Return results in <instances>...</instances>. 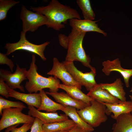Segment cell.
Masks as SVG:
<instances>
[{"instance_id":"obj_1","label":"cell","mask_w":132,"mask_h":132,"mask_svg":"<svg viewBox=\"0 0 132 132\" xmlns=\"http://www.w3.org/2000/svg\"><path fill=\"white\" fill-rule=\"evenodd\" d=\"M31 10L40 13L47 18L46 25L57 31L64 28L68 20L73 18L81 19L79 14L75 9L63 4L57 0H52L45 6L33 7Z\"/></svg>"},{"instance_id":"obj_2","label":"cell","mask_w":132,"mask_h":132,"mask_svg":"<svg viewBox=\"0 0 132 132\" xmlns=\"http://www.w3.org/2000/svg\"><path fill=\"white\" fill-rule=\"evenodd\" d=\"M35 62V55L33 54L29 68L26 72L28 81L26 82L25 86L26 90L30 93H37L38 91L46 88L49 89L50 92H57L60 84L59 80L54 77H46L40 75L37 72Z\"/></svg>"},{"instance_id":"obj_3","label":"cell","mask_w":132,"mask_h":132,"mask_svg":"<svg viewBox=\"0 0 132 132\" xmlns=\"http://www.w3.org/2000/svg\"><path fill=\"white\" fill-rule=\"evenodd\" d=\"M86 33L72 29L68 36L69 42L65 61H79L84 66L96 73L95 68L90 64V58L86 54L82 46L83 40Z\"/></svg>"},{"instance_id":"obj_4","label":"cell","mask_w":132,"mask_h":132,"mask_svg":"<svg viewBox=\"0 0 132 132\" xmlns=\"http://www.w3.org/2000/svg\"><path fill=\"white\" fill-rule=\"evenodd\" d=\"M106 106L102 102L94 99L90 104L77 110L83 120L93 128L97 127L108 120Z\"/></svg>"},{"instance_id":"obj_5","label":"cell","mask_w":132,"mask_h":132,"mask_svg":"<svg viewBox=\"0 0 132 132\" xmlns=\"http://www.w3.org/2000/svg\"><path fill=\"white\" fill-rule=\"evenodd\" d=\"M26 33L22 31L19 41L14 43H7L4 46L7 50L6 54L8 55L18 50H24L33 53L38 55L43 61L46 59L44 55V51L46 47L50 43L45 42L41 44L37 45L29 42L26 37Z\"/></svg>"},{"instance_id":"obj_6","label":"cell","mask_w":132,"mask_h":132,"mask_svg":"<svg viewBox=\"0 0 132 132\" xmlns=\"http://www.w3.org/2000/svg\"><path fill=\"white\" fill-rule=\"evenodd\" d=\"M23 109L17 108L3 109L0 121V130L20 123L33 124L35 118L22 113Z\"/></svg>"},{"instance_id":"obj_7","label":"cell","mask_w":132,"mask_h":132,"mask_svg":"<svg viewBox=\"0 0 132 132\" xmlns=\"http://www.w3.org/2000/svg\"><path fill=\"white\" fill-rule=\"evenodd\" d=\"M20 18L22 22L23 32H33L40 26L46 25L47 19L42 14L34 12L28 10L24 5L22 6Z\"/></svg>"},{"instance_id":"obj_8","label":"cell","mask_w":132,"mask_h":132,"mask_svg":"<svg viewBox=\"0 0 132 132\" xmlns=\"http://www.w3.org/2000/svg\"><path fill=\"white\" fill-rule=\"evenodd\" d=\"M63 63L74 80L81 86H84L89 91L97 84L95 79L96 73L92 71L83 73L78 69L73 62H63Z\"/></svg>"},{"instance_id":"obj_9","label":"cell","mask_w":132,"mask_h":132,"mask_svg":"<svg viewBox=\"0 0 132 132\" xmlns=\"http://www.w3.org/2000/svg\"><path fill=\"white\" fill-rule=\"evenodd\" d=\"M16 70L13 73L3 69L0 70V77L7 85L12 89L18 88L22 91L25 92L23 87L21 84L24 80L27 79V70L25 68H21L18 64H16Z\"/></svg>"},{"instance_id":"obj_10","label":"cell","mask_w":132,"mask_h":132,"mask_svg":"<svg viewBox=\"0 0 132 132\" xmlns=\"http://www.w3.org/2000/svg\"><path fill=\"white\" fill-rule=\"evenodd\" d=\"M53 62L52 67L47 73V75L53 76L60 80L63 84L66 86H75L81 89L82 86L74 80L63 62H60L56 57L54 58Z\"/></svg>"},{"instance_id":"obj_11","label":"cell","mask_w":132,"mask_h":132,"mask_svg":"<svg viewBox=\"0 0 132 132\" xmlns=\"http://www.w3.org/2000/svg\"><path fill=\"white\" fill-rule=\"evenodd\" d=\"M103 67L102 71L106 76H109L113 71L119 72L123 77L126 87H129V79L132 76V69H127L122 68L119 59L117 58L112 60H107L102 63Z\"/></svg>"},{"instance_id":"obj_12","label":"cell","mask_w":132,"mask_h":132,"mask_svg":"<svg viewBox=\"0 0 132 132\" xmlns=\"http://www.w3.org/2000/svg\"><path fill=\"white\" fill-rule=\"evenodd\" d=\"M28 115L41 120L44 123H50L67 120L68 116L66 114L59 115L56 112H44L38 110L34 106H28Z\"/></svg>"},{"instance_id":"obj_13","label":"cell","mask_w":132,"mask_h":132,"mask_svg":"<svg viewBox=\"0 0 132 132\" xmlns=\"http://www.w3.org/2000/svg\"><path fill=\"white\" fill-rule=\"evenodd\" d=\"M98 21L73 18L69 20V25L72 29L82 32H95L102 34L105 36L107 34L101 30L96 22Z\"/></svg>"},{"instance_id":"obj_14","label":"cell","mask_w":132,"mask_h":132,"mask_svg":"<svg viewBox=\"0 0 132 132\" xmlns=\"http://www.w3.org/2000/svg\"><path fill=\"white\" fill-rule=\"evenodd\" d=\"M93 99L100 102L109 104H115L121 101L114 97L107 90L103 88L100 84L96 85L87 94Z\"/></svg>"},{"instance_id":"obj_15","label":"cell","mask_w":132,"mask_h":132,"mask_svg":"<svg viewBox=\"0 0 132 132\" xmlns=\"http://www.w3.org/2000/svg\"><path fill=\"white\" fill-rule=\"evenodd\" d=\"M8 93L10 97L14 98L25 103L28 106H32L38 109L41 102V98L39 93L25 94L19 92L9 87Z\"/></svg>"},{"instance_id":"obj_16","label":"cell","mask_w":132,"mask_h":132,"mask_svg":"<svg viewBox=\"0 0 132 132\" xmlns=\"http://www.w3.org/2000/svg\"><path fill=\"white\" fill-rule=\"evenodd\" d=\"M45 92L47 94L50 95L53 97L56 102L65 107H73L78 110L88 106L82 102L73 99L66 93L63 92L52 93Z\"/></svg>"},{"instance_id":"obj_17","label":"cell","mask_w":132,"mask_h":132,"mask_svg":"<svg viewBox=\"0 0 132 132\" xmlns=\"http://www.w3.org/2000/svg\"><path fill=\"white\" fill-rule=\"evenodd\" d=\"M102 102L106 107V115H109L112 113L113 115H112L111 117L115 120L120 115L131 113L132 110V103L131 101H121L118 103L113 104Z\"/></svg>"},{"instance_id":"obj_18","label":"cell","mask_w":132,"mask_h":132,"mask_svg":"<svg viewBox=\"0 0 132 132\" xmlns=\"http://www.w3.org/2000/svg\"><path fill=\"white\" fill-rule=\"evenodd\" d=\"M102 88L107 90L112 95L122 101H126V92L123 83L120 78H117L111 83H100Z\"/></svg>"},{"instance_id":"obj_19","label":"cell","mask_w":132,"mask_h":132,"mask_svg":"<svg viewBox=\"0 0 132 132\" xmlns=\"http://www.w3.org/2000/svg\"><path fill=\"white\" fill-rule=\"evenodd\" d=\"M111 132H132V115L131 113L122 114L115 119Z\"/></svg>"},{"instance_id":"obj_20","label":"cell","mask_w":132,"mask_h":132,"mask_svg":"<svg viewBox=\"0 0 132 132\" xmlns=\"http://www.w3.org/2000/svg\"><path fill=\"white\" fill-rule=\"evenodd\" d=\"M62 111L69 117L77 125L87 132H91L94 130L93 128L83 120L75 108L71 106L66 107Z\"/></svg>"},{"instance_id":"obj_21","label":"cell","mask_w":132,"mask_h":132,"mask_svg":"<svg viewBox=\"0 0 132 132\" xmlns=\"http://www.w3.org/2000/svg\"><path fill=\"white\" fill-rule=\"evenodd\" d=\"M59 88L65 91L66 93L73 99L82 102L88 105L90 104V102L93 99L83 92L76 86H67L60 84Z\"/></svg>"},{"instance_id":"obj_22","label":"cell","mask_w":132,"mask_h":132,"mask_svg":"<svg viewBox=\"0 0 132 132\" xmlns=\"http://www.w3.org/2000/svg\"><path fill=\"white\" fill-rule=\"evenodd\" d=\"M39 93L41 98V105L37 110L46 111L48 112H54L58 110H62L65 106L55 102L49 98L45 92L42 89L39 91Z\"/></svg>"},{"instance_id":"obj_23","label":"cell","mask_w":132,"mask_h":132,"mask_svg":"<svg viewBox=\"0 0 132 132\" xmlns=\"http://www.w3.org/2000/svg\"><path fill=\"white\" fill-rule=\"evenodd\" d=\"M77 125L71 119L50 123H44L43 127L45 132H55L69 130Z\"/></svg>"},{"instance_id":"obj_24","label":"cell","mask_w":132,"mask_h":132,"mask_svg":"<svg viewBox=\"0 0 132 132\" xmlns=\"http://www.w3.org/2000/svg\"><path fill=\"white\" fill-rule=\"evenodd\" d=\"M76 3L81 10L84 20L93 21L95 19V15L89 0H77Z\"/></svg>"},{"instance_id":"obj_25","label":"cell","mask_w":132,"mask_h":132,"mask_svg":"<svg viewBox=\"0 0 132 132\" xmlns=\"http://www.w3.org/2000/svg\"><path fill=\"white\" fill-rule=\"evenodd\" d=\"M20 2L13 0H0V21L5 19L9 10Z\"/></svg>"},{"instance_id":"obj_26","label":"cell","mask_w":132,"mask_h":132,"mask_svg":"<svg viewBox=\"0 0 132 132\" xmlns=\"http://www.w3.org/2000/svg\"><path fill=\"white\" fill-rule=\"evenodd\" d=\"M12 107L25 108L26 106L22 102L19 101H12L6 100L0 97V114L2 115V111L6 108Z\"/></svg>"},{"instance_id":"obj_27","label":"cell","mask_w":132,"mask_h":132,"mask_svg":"<svg viewBox=\"0 0 132 132\" xmlns=\"http://www.w3.org/2000/svg\"><path fill=\"white\" fill-rule=\"evenodd\" d=\"M44 123L40 119L35 117L31 128L30 132H45L43 127Z\"/></svg>"},{"instance_id":"obj_28","label":"cell","mask_w":132,"mask_h":132,"mask_svg":"<svg viewBox=\"0 0 132 132\" xmlns=\"http://www.w3.org/2000/svg\"><path fill=\"white\" fill-rule=\"evenodd\" d=\"M6 54L0 53V64L7 65L10 68L12 72L14 66V64L12 60L9 59Z\"/></svg>"},{"instance_id":"obj_29","label":"cell","mask_w":132,"mask_h":132,"mask_svg":"<svg viewBox=\"0 0 132 132\" xmlns=\"http://www.w3.org/2000/svg\"><path fill=\"white\" fill-rule=\"evenodd\" d=\"M4 81L0 77V94L6 98L9 97L8 93L9 87L4 82Z\"/></svg>"},{"instance_id":"obj_30","label":"cell","mask_w":132,"mask_h":132,"mask_svg":"<svg viewBox=\"0 0 132 132\" xmlns=\"http://www.w3.org/2000/svg\"><path fill=\"white\" fill-rule=\"evenodd\" d=\"M58 37L60 44L64 48L67 49L69 42L68 36L60 34L58 35Z\"/></svg>"},{"instance_id":"obj_31","label":"cell","mask_w":132,"mask_h":132,"mask_svg":"<svg viewBox=\"0 0 132 132\" xmlns=\"http://www.w3.org/2000/svg\"><path fill=\"white\" fill-rule=\"evenodd\" d=\"M32 124L31 123L24 124L19 128H14L11 131V132H27L31 129Z\"/></svg>"},{"instance_id":"obj_32","label":"cell","mask_w":132,"mask_h":132,"mask_svg":"<svg viewBox=\"0 0 132 132\" xmlns=\"http://www.w3.org/2000/svg\"><path fill=\"white\" fill-rule=\"evenodd\" d=\"M67 132H87L84 130L77 125L74 127L69 130Z\"/></svg>"},{"instance_id":"obj_33","label":"cell","mask_w":132,"mask_h":132,"mask_svg":"<svg viewBox=\"0 0 132 132\" xmlns=\"http://www.w3.org/2000/svg\"><path fill=\"white\" fill-rule=\"evenodd\" d=\"M19 124H18L9 126L7 128V129H5L4 132H9L10 131H11L13 129L16 127Z\"/></svg>"},{"instance_id":"obj_34","label":"cell","mask_w":132,"mask_h":132,"mask_svg":"<svg viewBox=\"0 0 132 132\" xmlns=\"http://www.w3.org/2000/svg\"><path fill=\"white\" fill-rule=\"evenodd\" d=\"M129 96L131 100V101L132 103V95H129ZM131 112V115H132V110Z\"/></svg>"},{"instance_id":"obj_35","label":"cell","mask_w":132,"mask_h":132,"mask_svg":"<svg viewBox=\"0 0 132 132\" xmlns=\"http://www.w3.org/2000/svg\"><path fill=\"white\" fill-rule=\"evenodd\" d=\"M69 130L63 131H58V132H67Z\"/></svg>"},{"instance_id":"obj_36","label":"cell","mask_w":132,"mask_h":132,"mask_svg":"<svg viewBox=\"0 0 132 132\" xmlns=\"http://www.w3.org/2000/svg\"><path fill=\"white\" fill-rule=\"evenodd\" d=\"M130 92L132 93V87L130 90Z\"/></svg>"}]
</instances>
